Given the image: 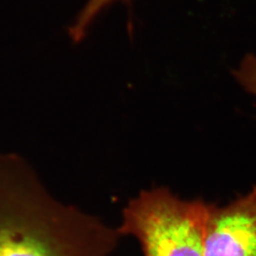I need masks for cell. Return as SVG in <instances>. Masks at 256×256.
Segmentation results:
<instances>
[{
	"instance_id": "cell-1",
	"label": "cell",
	"mask_w": 256,
	"mask_h": 256,
	"mask_svg": "<svg viewBox=\"0 0 256 256\" xmlns=\"http://www.w3.org/2000/svg\"><path fill=\"white\" fill-rule=\"evenodd\" d=\"M120 238L58 202L24 158L0 153V256H110Z\"/></svg>"
},
{
	"instance_id": "cell-3",
	"label": "cell",
	"mask_w": 256,
	"mask_h": 256,
	"mask_svg": "<svg viewBox=\"0 0 256 256\" xmlns=\"http://www.w3.org/2000/svg\"><path fill=\"white\" fill-rule=\"evenodd\" d=\"M204 256H256V186L226 206L210 204Z\"/></svg>"
},
{
	"instance_id": "cell-5",
	"label": "cell",
	"mask_w": 256,
	"mask_h": 256,
	"mask_svg": "<svg viewBox=\"0 0 256 256\" xmlns=\"http://www.w3.org/2000/svg\"><path fill=\"white\" fill-rule=\"evenodd\" d=\"M238 81L248 93L256 96V56L248 54L234 72Z\"/></svg>"
},
{
	"instance_id": "cell-4",
	"label": "cell",
	"mask_w": 256,
	"mask_h": 256,
	"mask_svg": "<svg viewBox=\"0 0 256 256\" xmlns=\"http://www.w3.org/2000/svg\"><path fill=\"white\" fill-rule=\"evenodd\" d=\"M116 1H124L128 4L131 2V0H88L68 30V34L72 41L75 43L82 42L102 12Z\"/></svg>"
},
{
	"instance_id": "cell-2",
	"label": "cell",
	"mask_w": 256,
	"mask_h": 256,
	"mask_svg": "<svg viewBox=\"0 0 256 256\" xmlns=\"http://www.w3.org/2000/svg\"><path fill=\"white\" fill-rule=\"evenodd\" d=\"M210 204L164 187L142 191L124 209L118 230L136 238L144 256H204Z\"/></svg>"
}]
</instances>
